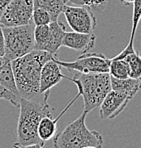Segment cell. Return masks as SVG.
Wrapping results in <instances>:
<instances>
[{"label": "cell", "instance_id": "26", "mask_svg": "<svg viewBox=\"0 0 141 148\" xmlns=\"http://www.w3.org/2000/svg\"><path fill=\"white\" fill-rule=\"evenodd\" d=\"M10 2H11V0H0V16H1V14L3 13Z\"/></svg>", "mask_w": 141, "mask_h": 148}, {"label": "cell", "instance_id": "6", "mask_svg": "<svg viewBox=\"0 0 141 148\" xmlns=\"http://www.w3.org/2000/svg\"><path fill=\"white\" fill-rule=\"evenodd\" d=\"M55 61L67 70L80 73H108L110 59L105 55L96 52H86L77 57L74 61H61L57 57Z\"/></svg>", "mask_w": 141, "mask_h": 148}, {"label": "cell", "instance_id": "17", "mask_svg": "<svg viewBox=\"0 0 141 148\" xmlns=\"http://www.w3.org/2000/svg\"><path fill=\"white\" fill-rule=\"evenodd\" d=\"M35 7L44 8L51 15L52 20H58L59 15L63 12L67 0H33Z\"/></svg>", "mask_w": 141, "mask_h": 148}, {"label": "cell", "instance_id": "27", "mask_svg": "<svg viewBox=\"0 0 141 148\" xmlns=\"http://www.w3.org/2000/svg\"><path fill=\"white\" fill-rule=\"evenodd\" d=\"M134 0H121V2H122L124 5H130V4L133 3Z\"/></svg>", "mask_w": 141, "mask_h": 148}, {"label": "cell", "instance_id": "16", "mask_svg": "<svg viewBox=\"0 0 141 148\" xmlns=\"http://www.w3.org/2000/svg\"><path fill=\"white\" fill-rule=\"evenodd\" d=\"M0 85L18 95V90H17L16 82H15L11 61L7 59L4 60L3 64L0 66Z\"/></svg>", "mask_w": 141, "mask_h": 148}, {"label": "cell", "instance_id": "10", "mask_svg": "<svg viewBox=\"0 0 141 148\" xmlns=\"http://www.w3.org/2000/svg\"><path fill=\"white\" fill-rule=\"evenodd\" d=\"M54 58L48 60L41 69L40 92L42 94L49 92L52 87L57 85L62 79H65V77H66L61 73L60 65L55 61Z\"/></svg>", "mask_w": 141, "mask_h": 148}, {"label": "cell", "instance_id": "29", "mask_svg": "<svg viewBox=\"0 0 141 148\" xmlns=\"http://www.w3.org/2000/svg\"><path fill=\"white\" fill-rule=\"evenodd\" d=\"M83 148H96V147H93V146H87V147H83Z\"/></svg>", "mask_w": 141, "mask_h": 148}, {"label": "cell", "instance_id": "23", "mask_svg": "<svg viewBox=\"0 0 141 148\" xmlns=\"http://www.w3.org/2000/svg\"><path fill=\"white\" fill-rule=\"evenodd\" d=\"M0 99L7 100V101L11 102L14 106H19V101H20V97L18 95L1 85H0Z\"/></svg>", "mask_w": 141, "mask_h": 148}, {"label": "cell", "instance_id": "28", "mask_svg": "<svg viewBox=\"0 0 141 148\" xmlns=\"http://www.w3.org/2000/svg\"><path fill=\"white\" fill-rule=\"evenodd\" d=\"M4 60H5V58H4V57H0V66H1V65L3 64Z\"/></svg>", "mask_w": 141, "mask_h": 148}, {"label": "cell", "instance_id": "2", "mask_svg": "<svg viewBox=\"0 0 141 148\" xmlns=\"http://www.w3.org/2000/svg\"><path fill=\"white\" fill-rule=\"evenodd\" d=\"M48 100V99H47ZM47 100L34 101L20 98L19 101L18 123H17V142L22 145L28 144H44L37 133V128L40 120L44 116L52 115Z\"/></svg>", "mask_w": 141, "mask_h": 148}, {"label": "cell", "instance_id": "9", "mask_svg": "<svg viewBox=\"0 0 141 148\" xmlns=\"http://www.w3.org/2000/svg\"><path fill=\"white\" fill-rule=\"evenodd\" d=\"M132 99L131 96L123 92H119L115 90H110L108 94L103 99L99 111V116L102 119H112L118 116L125 107L128 102Z\"/></svg>", "mask_w": 141, "mask_h": 148}, {"label": "cell", "instance_id": "13", "mask_svg": "<svg viewBox=\"0 0 141 148\" xmlns=\"http://www.w3.org/2000/svg\"><path fill=\"white\" fill-rule=\"evenodd\" d=\"M66 33L65 25L59 20L52 21L49 24V39L45 51L56 56L60 47L62 46L64 35Z\"/></svg>", "mask_w": 141, "mask_h": 148}, {"label": "cell", "instance_id": "3", "mask_svg": "<svg viewBox=\"0 0 141 148\" xmlns=\"http://www.w3.org/2000/svg\"><path fill=\"white\" fill-rule=\"evenodd\" d=\"M65 79L76 85L79 96H82L84 111L89 113L99 107L103 99L111 90V77L109 73H75L74 77Z\"/></svg>", "mask_w": 141, "mask_h": 148}, {"label": "cell", "instance_id": "1", "mask_svg": "<svg viewBox=\"0 0 141 148\" xmlns=\"http://www.w3.org/2000/svg\"><path fill=\"white\" fill-rule=\"evenodd\" d=\"M54 57L56 56L46 51L33 50L12 60L11 65L20 98L34 101L48 99L49 92L44 94L40 92V74L43 65Z\"/></svg>", "mask_w": 141, "mask_h": 148}, {"label": "cell", "instance_id": "22", "mask_svg": "<svg viewBox=\"0 0 141 148\" xmlns=\"http://www.w3.org/2000/svg\"><path fill=\"white\" fill-rule=\"evenodd\" d=\"M52 17L47 10L41 7L34 6L33 13H32V22L35 26L39 25H48L52 22Z\"/></svg>", "mask_w": 141, "mask_h": 148}, {"label": "cell", "instance_id": "25", "mask_svg": "<svg viewBox=\"0 0 141 148\" xmlns=\"http://www.w3.org/2000/svg\"><path fill=\"white\" fill-rule=\"evenodd\" d=\"M12 147L13 148H43V145L38 144V143H35V144L22 145V144H19L18 142H16V143H13Z\"/></svg>", "mask_w": 141, "mask_h": 148}, {"label": "cell", "instance_id": "24", "mask_svg": "<svg viewBox=\"0 0 141 148\" xmlns=\"http://www.w3.org/2000/svg\"><path fill=\"white\" fill-rule=\"evenodd\" d=\"M5 55V37H4L3 27L0 24V57Z\"/></svg>", "mask_w": 141, "mask_h": 148}, {"label": "cell", "instance_id": "5", "mask_svg": "<svg viewBox=\"0 0 141 148\" xmlns=\"http://www.w3.org/2000/svg\"><path fill=\"white\" fill-rule=\"evenodd\" d=\"M2 27L5 37V59L12 61L34 50L35 25L32 22L26 25Z\"/></svg>", "mask_w": 141, "mask_h": 148}, {"label": "cell", "instance_id": "15", "mask_svg": "<svg viewBox=\"0 0 141 148\" xmlns=\"http://www.w3.org/2000/svg\"><path fill=\"white\" fill-rule=\"evenodd\" d=\"M111 89L126 93L133 98L136 93L141 89V80L133 79L131 77L125 78V79H117V78L111 77Z\"/></svg>", "mask_w": 141, "mask_h": 148}, {"label": "cell", "instance_id": "18", "mask_svg": "<svg viewBox=\"0 0 141 148\" xmlns=\"http://www.w3.org/2000/svg\"><path fill=\"white\" fill-rule=\"evenodd\" d=\"M109 75L117 79H125L129 77V65L124 59H114L110 58Z\"/></svg>", "mask_w": 141, "mask_h": 148}, {"label": "cell", "instance_id": "12", "mask_svg": "<svg viewBox=\"0 0 141 148\" xmlns=\"http://www.w3.org/2000/svg\"><path fill=\"white\" fill-rule=\"evenodd\" d=\"M75 99L73 98L67 104V106L64 108L63 110L61 111V113H59L56 118H52V115H48V116H44L42 119L40 120L39 122V125H38V128H37V133H38V136L39 138L41 139L42 142H46L48 141L49 139L53 138V136L55 135V132H56V125H57V121L61 118V116L66 112V110L74 103Z\"/></svg>", "mask_w": 141, "mask_h": 148}, {"label": "cell", "instance_id": "19", "mask_svg": "<svg viewBox=\"0 0 141 148\" xmlns=\"http://www.w3.org/2000/svg\"><path fill=\"white\" fill-rule=\"evenodd\" d=\"M49 39V24L34 27V50L45 51Z\"/></svg>", "mask_w": 141, "mask_h": 148}, {"label": "cell", "instance_id": "4", "mask_svg": "<svg viewBox=\"0 0 141 148\" xmlns=\"http://www.w3.org/2000/svg\"><path fill=\"white\" fill-rule=\"evenodd\" d=\"M88 112L83 110L78 118L53 136L55 148H83L93 146L102 148L103 138L98 131L91 130L86 126L85 119Z\"/></svg>", "mask_w": 141, "mask_h": 148}, {"label": "cell", "instance_id": "8", "mask_svg": "<svg viewBox=\"0 0 141 148\" xmlns=\"http://www.w3.org/2000/svg\"><path fill=\"white\" fill-rule=\"evenodd\" d=\"M69 27L76 32L93 33L96 27V18L93 11L86 6L65 5L62 12Z\"/></svg>", "mask_w": 141, "mask_h": 148}, {"label": "cell", "instance_id": "11", "mask_svg": "<svg viewBox=\"0 0 141 148\" xmlns=\"http://www.w3.org/2000/svg\"><path fill=\"white\" fill-rule=\"evenodd\" d=\"M95 40L96 36L93 33H81L76 31L66 32L62 41V46L86 53L94 48Z\"/></svg>", "mask_w": 141, "mask_h": 148}, {"label": "cell", "instance_id": "14", "mask_svg": "<svg viewBox=\"0 0 141 148\" xmlns=\"http://www.w3.org/2000/svg\"><path fill=\"white\" fill-rule=\"evenodd\" d=\"M140 19H141V0H134L133 13H132V28H131V33H130L129 42L118 55L113 57L114 59H123L125 56H127L128 54L135 51V49H134V38H135L136 30H137Z\"/></svg>", "mask_w": 141, "mask_h": 148}, {"label": "cell", "instance_id": "20", "mask_svg": "<svg viewBox=\"0 0 141 148\" xmlns=\"http://www.w3.org/2000/svg\"><path fill=\"white\" fill-rule=\"evenodd\" d=\"M123 59L129 65V77L141 80V53L134 51L125 56Z\"/></svg>", "mask_w": 141, "mask_h": 148}, {"label": "cell", "instance_id": "21", "mask_svg": "<svg viewBox=\"0 0 141 148\" xmlns=\"http://www.w3.org/2000/svg\"><path fill=\"white\" fill-rule=\"evenodd\" d=\"M67 2L76 6H86L89 7L92 11L94 10L100 12L107 5L108 0H67Z\"/></svg>", "mask_w": 141, "mask_h": 148}, {"label": "cell", "instance_id": "7", "mask_svg": "<svg viewBox=\"0 0 141 148\" xmlns=\"http://www.w3.org/2000/svg\"><path fill=\"white\" fill-rule=\"evenodd\" d=\"M33 0H11L0 16L2 26H20L32 22Z\"/></svg>", "mask_w": 141, "mask_h": 148}]
</instances>
